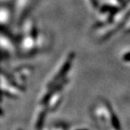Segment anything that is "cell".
Here are the masks:
<instances>
[{
  "label": "cell",
  "mask_w": 130,
  "mask_h": 130,
  "mask_svg": "<svg viewBox=\"0 0 130 130\" xmlns=\"http://www.w3.org/2000/svg\"><path fill=\"white\" fill-rule=\"evenodd\" d=\"M110 118H111V123H112L113 126L119 129L120 128V125H119V121L117 118V116L115 115V113L112 112V110H110Z\"/></svg>",
  "instance_id": "obj_1"
},
{
  "label": "cell",
  "mask_w": 130,
  "mask_h": 130,
  "mask_svg": "<svg viewBox=\"0 0 130 130\" xmlns=\"http://www.w3.org/2000/svg\"><path fill=\"white\" fill-rule=\"evenodd\" d=\"M101 10L102 11H109V12H111V13H116L118 10V9L117 7H115V6H104L101 8Z\"/></svg>",
  "instance_id": "obj_2"
},
{
  "label": "cell",
  "mask_w": 130,
  "mask_h": 130,
  "mask_svg": "<svg viewBox=\"0 0 130 130\" xmlns=\"http://www.w3.org/2000/svg\"><path fill=\"white\" fill-rule=\"evenodd\" d=\"M123 60H125V61H128L130 62V53H125L123 57Z\"/></svg>",
  "instance_id": "obj_3"
},
{
  "label": "cell",
  "mask_w": 130,
  "mask_h": 130,
  "mask_svg": "<svg viewBox=\"0 0 130 130\" xmlns=\"http://www.w3.org/2000/svg\"><path fill=\"white\" fill-rule=\"evenodd\" d=\"M91 2H92V5H93V6H94L95 8H97V7H98L99 3H98V2H97V0H91Z\"/></svg>",
  "instance_id": "obj_4"
}]
</instances>
